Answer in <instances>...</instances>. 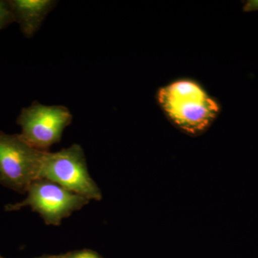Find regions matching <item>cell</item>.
<instances>
[{
	"label": "cell",
	"mask_w": 258,
	"mask_h": 258,
	"mask_svg": "<svg viewBox=\"0 0 258 258\" xmlns=\"http://www.w3.org/2000/svg\"><path fill=\"white\" fill-rule=\"evenodd\" d=\"M156 98L168 120L183 133L198 137L216 120L220 105L193 80H176L158 90Z\"/></svg>",
	"instance_id": "cell-1"
},
{
	"label": "cell",
	"mask_w": 258,
	"mask_h": 258,
	"mask_svg": "<svg viewBox=\"0 0 258 258\" xmlns=\"http://www.w3.org/2000/svg\"><path fill=\"white\" fill-rule=\"evenodd\" d=\"M39 179H45L88 200L99 201L102 192L90 174L84 150L74 144L58 152H45Z\"/></svg>",
	"instance_id": "cell-2"
},
{
	"label": "cell",
	"mask_w": 258,
	"mask_h": 258,
	"mask_svg": "<svg viewBox=\"0 0 258 258\" xmlns=\"http://www.w3.org/2000/svg\"><path fill=\"white\" fill-rule=\"evenodd\" d=\"M89 203L88 199L64 189L53 181L38 179L30 185L23 201L9 204L5 210L13 212L29 208L40 215L46 225L58 226L64 219Z\"/></svg>",
	"instance_id": "cell-3"
},
{
	"label": "cell",
	"mask_w": 258,
	"mask_h": 258,
	"mask_svg": "<svg viewBox=\"0 0 258 258\" xmlns=\"http://www.w3.org/2000/svg\"><path fill=\"white\" fill-rule=\"evenodd\" d=\"M45 152L30 147L19 134L0 131V184L20 194H26L39 179Z\"/></svg>",
	"instance_id": "cell-4"
},
{
	"label": "cell",
	"mask_w": 258,
	"mask_h": 258,
	"mask_svg": "<svg viewBox=\"0 0 258 258\" xmlns=\"http://www.w3.org/2000/svg\"><path fill=\"white\" fill-rule=\"evenodd\" d=\"M72 121V113L67 107L47 106L37 101L23 108L17 118L21 128L20 137L30 147L42 152H48L50 147L59 143L64 129Z\"/></svg>",
	"instance_id": "cell-5"
},
{
	"label": "cell",
	"mask_w": 258,
	"mask_h": 258,
	"mask_svg": "<svg viewBox=\"0 0 258 258\" xmlns=\"http://www.w3.org/2000/svg\"><path fill=\"white\" fill-rule=\"evenodd\" d=\"M15 23L26 38L40 30L49 13L55 8V0H8Z\"/></svg>",
	"instance_id": "cell-6"
},
{
	"label": "cell",
	"mask_w": 258,
	"mask_h": 258,
	"mask_svg": "<svg viewBox=\"0 0 258 258\" xmlns=\"http://www.w3.org/2000/svg\"><path fill=\"white\" fill-rule=\"evenodd\" d=\"M15 23L8 0H0V30Z\"/></svg>",
	"instance_id": "cell-7"
},
{
	"label": "cell",
	"mask_w": 258,
	"mask_h": 258,
	"mask_svg": "<svg viewBox=\"0 0 258 258\" xmlns=\"http://www.w3.org/2000/svg\"><path fill=\"white\" fill-rule=\"evenodd\" d=\"M66 258H102L97 252L89 249L78 251V252H72L67 254Z\"/></svg>",
	"instance_id": "cell-8"
},
{
	"label": "cell",
	"mask_w": 258,
	"mask_h": 258,
	"mask_svg": "<svg viewBox=\"0 0 258 258\" xmlns=\"http://www.w3.org/2000/svg\"><path fill=\"white\" fill-rule=\"evenodd\" d=\"M244 12L258 11V1H247L244 5Z\"/></svg>",
	"instance_id": "cell-9"
},
{
	"label": "cell",
	"mask_w": 258,
	"mask_h": 258,
	"mask_svg": "<svg viewBox=\"0 0 258 258\" xmlns=\"http://www.w3.org/2000/svg\"><path fill=\"white\" fill-rule=\"evenodd\" d=\"M66 257H67V254H60V255L45 256V257H39V258H66Z\"/></svg>",
	"instance_id": "cell-10"
},
{
	"label": "cell",
	"mask_w": 258,
	"mask_h": 258,
	"mask_svg": "<svg viewBox=\"0 0 258 258\" xmlns=\"http://www.w3.org/2000/svg\"><path fill=\"white\" fill-rule=\"evenodd\" d=\"M0 258H5V257H3V256L0 255Z\"/></svg>",
	"instance_id": "cell-11"
}]
</instances>
